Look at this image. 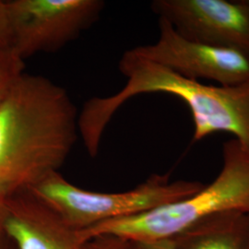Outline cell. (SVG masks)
Instances as JSON below:
<instances>
[{"mask_svg": "<svg viewBox=\"0 0 249 249\" xmlns=\"http://www.w3.org/2000/svg\"><path fill=\"white\" fill-rule=\"evenodd\" d=\"M0 249H16L13 242L9 239L7 233L0 224Z\"/></svg>", "mask_w": 249, "mask_h": 249, "instance_id": "cell-14", "label": "cell"}, {"mask_svg": "<svg viewBox=\"0 0 249 249\" xmlns=\"http://www.w3.org/2000/svg\"><path fill=\"white\" fill-rule=\"evenodd\" d=\"M203 186L198 181H170L168 175L154 174L130 190L103 193L76 187L55 172L30 190L80 231L187 198Z\"/></svg>", "mask_w": 249, "mask_h": 249, "instance_id": "cell-4", "label": "cell"}, {"mask_svg": "<svg viewBox=\"0 0 249 249\" xmlns=\"http://www.w3.org/2000/svg\"><path fill=\"white\" fill-rule=\"evenodd\" d=\"M10 43L22 59L53 52L76 39L98 18L99 0L7 1Z\"/></svg>", "mask_w": 249, "mask_h": 249, "instance_id": "cell-5", "label": "cell"}, {"mask_svg": "<svg viewBox=\"0 0 249 249\" xmlns=\"http://www.w3.org/2000/svg\"><path fill=\"white\" fill-rule=\"evenodd\" d=\"M119 70L126 77L123 89L108 97L90 99L80 112V129L89 140L102 139L111 118L129 99L143 93H166L182 100L190 110L193 142L226 132L249 148V80L233 85L204 84L129 50L122 55Z\"/></svg>", "mask_w": 249, "mask_h": 249, "instance_id": "cell-2", "label": "cell"}, {"mask_svg": "<svg viewBox=\"0 0 249 249\" xmlns=\"http://www.w3.org/2000/svg\"><path fill=\"white\" fill-rule=\"evenodd\" d=\"M87 249H128L129 242L115 236H98L86 243Z\"/></svg>", "mask_w": 249, "mask_h": 249, "instance_id": "cell-11", "label": "cell"}, {"mask_svg": "<svg viewBox=\"0 0 249 249\" xmlns=\"http://www.w3.org/2000/svg\"><path fill=\"white\" fill-rule=\"evenodd\" d=\"M128 249H177L172 239L129 242Z\"/></svg>", "mask_w": 249, "mask_h": 249, "instance_id": "cell-12", "label": "cell"}, {"mask_svg": "<svg viewBox=\"0 0 249 249\" xmlns=\"http://www.w3.org/2000/svg\"><path fill=\"white\" fill-rule=\"evenodd\" d=\"M8 196L5 195L4 193L0 192V224L2 223L3 216H4V211H5V205H6V200H7Z\"/></svg>", "mask_w": 249, "mask_h": 249, "instance_id": "cell-15", "label": "cell"}, {"mask_svg": "<svg viewBox=\"0 0 249 249\" xmlns=\"http://www.w3.org/2000/svg\"><path fill=\"white\" fill-rule=\"evenodd\" d=\"M171 239L177 249H249V213L231 211L213 214Z\"/></svg>", "mask_w": 249, "mask_h": 249, "instance_id": "cell-9", "label": "cell"}, {"mask_svg": "<svg viewBox=\"0 0 249 249\" xmlns=\"http://www.w3.org/2000/svg\"><path fill=\"white\" fill-rule=\"evenodd\" d=\"M78 120L66 89L24 73L0 102V192L30 189L58 172L76 142Z\"/></svg>", "mask_w": 249, "mask_h": 249, "instance_id": "cell-1", "label": "cell"}, {"mask_svg": "<svg viewBox=\"0 0 249 249\" xmlns=\"http://www.w3.org/2000/svg\"><path fill=\"white\" fill-rule=\"evenodd\" d=\"M1 225L16 249H87L80 231L30 189L8 196Z\"/></svg>", "mask_w": 249, "mask_h": 249, "instance_id": "cell-8", "label": "cell"}, {"mask_svg": "<svg viewBox=\"0 0 249 249\" xmlns=\"http://www.w3.org/2000/svg\"><path fill=\"white\" fill-rule=\"evenodd\" d=\"M249 213V148L235 139L223 144V167L213 181L187 198L80 231L83 243L104 235L128 242L171 239L211 215Z\"/></svg>", "mask_w": 249, "mask_h": 249, "instance_id": "cell-3", "label": "cell"}, {"mask_svg": "<svg viewBox=\"0 0 249 249\" xmlns=\"http://www.w3.org/2000/svg\"><path fill=\"white\" fill-rule=\"evenodd\" d=\"M243 3L248 7V9H249V0H242Z\"/></svg>", "mask_w": 249, "mask_h": 249, "instance_id": "cell-16", "label": "cell"}, {"mask_svg": "<svg viewBox=\"0 0 249 249\" xmlns=\"http://www.w3.org/2000/svg\"><path fill=\"white\" fill-rule=\"evenodd\" d=\"M151 9L187 39L249 57V9L242 0H155Z\"/></svg>", "mask_w": 249, "mask_h": 249, "instance_id": "cell-7", "label": "cell"}, {"mask_svg": "<svg viewBox=\"0 0 249 249\" xmlns=\"http://www.w3.org/2000/svg\"><path fill=\"white\" fill-rule=\"evenodd\" d=\"M24 59L9 41L0 40V102L24 74Z\"/></svg>", "mask_w": 249, "mask_h": 249, "instance_id": "cell-10", "label": "cell"}, {"mask_svg": "<svg viewBox=\"0 0 249 249\" xmlns=\"http://www.w3.org/2000/svg\"><path fill=\"white\" fill-rule=\"evenodd\" d=\"M129 51L188 80H214L220 85L249 80V56L235 50L187 39L164 18H159V37L154 44L137 46Z\"/></svg>", "mask_w": 249, "mask_h": 249, "instance_id": "cell-6", "label": "cell"}, {"mask_svg": "<svg viewBox=\"0 0 249 249\" xmlns=\"http://www.w3.org/2000/svg\"><path fill=\"white\" fill-rule=\"evenodd\" d=\"M0 40H6L10 42L9 13H8L7 1H1V0H0Z\"/></svg>", "mask_w": 249, "mask_h": 249, "instance_id": "cell-13", "label": "cell"}]
</instances>
